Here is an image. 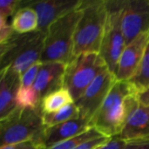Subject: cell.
Listing matches in <instances>:
<instances>
[{"mask_svg":"<svg viewBox=\"0 0 149 149\" xmlns=\"http://www.w3.org/2000/svg\"><path fill=\"white\" fill-rule=\"evenodd\" d=\"M80 9L82 14L73 39L74 57L100 52L107 18L106 0L82 1Z\"/></svg>","mask_w":149,"mask_h":149,"instance_id":"1","label":"cell"},{"mask_svg":"<svg viewBox=\"0 0 149 149\" xmlns=\"http://www.w3.org/2000/svg\"><path fill=\"white\" fill-rule=\"evenodd\" d=\"M46 31L14 34L0 44V70L10 67L20 76L33 65L39 63L44 51Z\"/></svg>","mask_w":149,"mask_h":149,"instance_id":"2","label":"cell"},{"mask_svg":"<svg viewBox=\"0 0 149 149\" xmlns=\"http://www.w3.org/2000/svg\"><path fill=\"white\" fill-rule=\"evenodd\" d=\"M81 14L82 10L79 7L49 26L45 34L41 63L57 62L67 65L74 58V33Z\"/></svg>","mask_w":149,"mask_h":149,"instance_id":"3","label":"cell"},{"mask_svg":"<svg viewBox=\"0 0 149 149\" xmlns=\"http://www.w3.org/2000/svg\"><path fill=\"white\" fill-rule=\"evenodd\" d=\"M136 91L128 81H116L91 124L107 138L120 134L126 120V100Z\"/></svg>","mask_w":149,"mask_h":149,"instance_id":"4","label":"cell"},{"mask_svg":"<svg viewBox=\"0 0 149 149\" xmlns=\"http://www.w3.org/2000/svg\"><path fill=\"white\" fill-rule=\"evenodd\" d=\"M40 107L23 109L17 107L6 118L0 120L1 147L27 141L41 143L45 126Z\"/></svg>","mask_w":149,"mask_h":149,"instance_id":"5","label":"cell"},{"mask_svg":"<svg viewBox=\"0 0 149 149\" xmlns=\"http://www.w3.org/2000/svg\"><path fill=\"white\" fill-rule=\"evenodd\" d=\"M107 18L99 54L110 72L115 74L120 56L127 46L121 25L125 0H106Z\"/></svg>","mask_w":149,"mask_h":149,"instance_id":"6","label":"cell"},{"mask_svg":"<svg viewBox=\"0 0 149 149\" xmlns=\"http://www.w3.org/2000/svg\"><path fill=\"white\" fill-rule=\"evenodd\" d=\"M108 70L99 53H84L74 57L66 65L64 87L72 94L74 102L78 100L93 81Z\"/></svg>","mask_w":149,"mask_h":149,"instance_id":"7","label":"cell"},{"mask_svg":"<svg viewBox=\"0 0 149 149\" xmlns=\"http://www.w3.org/2000/svg\"><path fill=\"white\" fill-rule=\"evenodd\" d=\"M137 93L126 100V120L117 138L126 141H137L149 139V107L141 104Z\"/></svg>","mask_w":149,"mask_h":149,"instance_id":"8","label":"cell"},{"mask_svg":"<svg viewBox=\"0 0 149 149\" xmlns=\"http://www.w3.org/2000/svg\"><path fill=\"white\" fill-rule=\"evenodd\" d=\"M116 81L114 74L108 70L100 73L93 81L82 96L74 102L81 118L92 121Z\"/></svg>","mask_w":149,"mask_h":149,"instance_id":"9","label":"cell"},{"mask_svg":"<svg viewBox=\"0 0 149 149\" xmlns=\"http://www.w3.org/2000/svg\"><path fill=\"white\" fill-rule=\"evenodd\" d=\"M121 25L126 43L149 34V0H125Z\"/></svg>","mask_w":149,"mask_h":149,"instance_id":"10","label":"cell"},{"mask_svg":"<svg viewBox=\"0 0 149 149\" xmlns=\"http://www.w3.org/2000/svg\"><path fill=\"white\" fill-rule=\"evenodd\" d=\"M82 0H39L21 1V6L35 10L38 17V31H46L49 26L65 14L80 7Z\"/></svg>","mask_w":149,"mask_h":149,"instance_id":"11","label":"cell"},{"mask_svg":"<svg viewBox=\"0 0 149 149\" xmlns=\"http://www.w3.org/2000/svg\"><path fill=\"white\" fill-rule=\"evenodd\" d=\"M148 43V34H143L127 45L114 74L117 81H129L134 76Z\"/></svg>","mask_w":149,"mask_h":149,"instance_id":"12","label":"cell"},{"mask_svg":"<svg viewBox=\"0 0 149 149\" xmlns=\"http://www.w3.org/2000/svg\"><path fill=\"white\" fill-rule=\"evenodd\" d=\"M92 127L91 121L81 117L51 127H45L41 139V145L43 149L49 148L61 141L81 134Z\"/></svg>","mask_w":149,"mask_h":149,"instance_id":"13","label":"cell"},{"mask_svg":"<svg viewBox=\"0 0 149 149\" xmlns=\"http://www.w3.org/2000/svg\"><path fill=\"white\" fill-rule=\"evenodd\" d=\"M66 65L63 63L51 62L42 63L36 80L34 89L42 99L46 94L64 86V78Z\"/></svg>","mask_w":149,"mask_h":149,"instance_id":"14","label":"cell"},{"mask_svg":"<svg viewBox=\"0 0 149 149\" xmlns=\"http://www.w3.org/2000/svg\"><path fill=\"white\" fill-rule=\"evenodd\" d=\"M20 86V75L10 67L0 70V120L16 108V95Z\"/></svg>","mask_w":149,"mask_h":149,"instance_id":"15","label":"cell"},{"mask_svg":"<svg viewBox=\"0 0 149 149\" xmlns=\"http://www.w3.org/2000/svg\"><path fill=\"white\" fill-rule=\"evenodd\" d=\"M15 32L25 34L35 31L38 28V17L35 10L29 6L19 5L10 23Z\"/></svg>","mask_w":149,"mask_h":149,"instance_id":"16","label":"cell"},{"mask_svg":"<svg viewBox=\"0 0 149 149\" xmlns=\"http://www.w3.org/2000/svg\"><path fill=\"white\" fill-rule=\"evenodd\" d=\"M72 103H74L72 94L63 86L44 96L41 99L40 109L42 113H50L58 111Z\"/></svg>","mask_w":149,"mask_h":149,"instance_id":"17","label":"cell"},{"mask_svg":"<svg viewBox=\"0 0 149 149\" xmlns=\"http://www.w3.org/2000/svg\"><path fill=\"white\" fill-rule=\"evenodd\" d=\"M79 117V110L75 103L69 104L54 113L42 114V120L45 127H51L71 120L78 119Z\"/></svg>","mask_w":149,"mask_h":149,"instance_id":"18","label":"cell"},{"mask_svg":"<svg viewBox=\"0 0 149 149\" xmlns=\"http://www.w3.org/2000/svg\"><path fill=\"white\" fill-rule=\"evenodd\" d=\"M128 82L133 86L136 93L149 87V43L136 73Z\"/></svg>","mask_w":149,"mask_h":149,"instance_id":"19","label":"cell"},{"mask_svg":"<svg viewBox=\"0 0 149 149\" xmlns=\"http://www.w3.org/2000/svg\"><path fill=\"white\" fill-rule=\"evenodd\" d=\"M40 102L41 98L33 86H19L16 95L17 107L23 109H38L40 107Z\"/></svg>","mask_w":149,"mask_h":149,"instance_id":"20","label":"cell"},{"mask_svg":"<svg viewBox=\"0 0 149 149\" xmlns=\"http://www.w3.org/2000/svg\"><path fill=\"white\" fill-rule=\"evenodd\" d=\"M104 135H102L99 131H97L94 127L90 128L89 130L84 132L81 134H79L73 138L68 139L66 141H61L49 148L46 149H74L77 148L78 146L81 145L82 143L91 141V140H94L97 138H100L103 137ZM106 137V136H105Z\"/></svg>","mask_w":149,"mask_h":149,"instance_id":"21","label":"cell"},{"mask_svg":"<svg viewBox=\"0 0 149 149\" xmlns=\"http://www.w3.org/2000/svg\"><path fill=\"white\" fill-rule=\"evenodd\" d=\"M41 64L42 63L39 62V63L33 65L20 76V86H24V87L33 86V84L36 80L38 71L40 69Z\"/></svg>","mask_w":149,"mask_h":149,"instance_id":"22","label":"cell"},{"mask_svg":"<svg viewBox=\"0 0 149 149\" xmlns=\"http://www.w3.org/2000/svg\"><path fill=\"white\" fill-rule=\"evenodd\" d=\"M21 3L20 0H1L0 1V17L7 19L14 16Z\"/></svg>","mask_w":149,"mask_h":149,"instance_id":"23","label":"cell"},{"mask_svg":"<svg viewBox=\"0 0 149 149\" xmlns=\"http://www.w3.org/2000/svg\"><path fill=\"white\" fill-rule=\"evenodd\" d=\"M11 24L7 23V19L0 17V44L6 42L14 34Z\"/></svg>","mask_w":149,"mask_h":149,"instance_id":"24","label":"cell"},{"mask_svg":"<svg viewBox=\"0 0 149 149\" xmlns=\"http://www.w3.org/2000/svg\"><path fill=\"white\" fill-rule=\"evenodd\" d=\"M0 149H43L40 142L37 141H27L16 144L1 147Z\"/></svg>","mask_w":149,"mask_h":149,"instance_id":"25","label":"cell"},{"mask_svg":"<svg viewBox=\"0 0 149 149\" xmlns=\"http://www.w3.org/2000/svg\"><path fill=\"white\" fill-rule=\"evenodd\" d=\"M111 138H107V137H100V138H97L94 140H91L88 141H86L84 143H82L81 145L78 146L77 148L74 149H96L100 147H101L102 145L106 144Z\"/></svg>","mask_w":149,"mask_h":149,"instance_id":"26","label":"cell"},{"mask_svg":"<svg viewBox=\"0 0 149 149\" xmlns=\"http://www.w3.org/2000/svg\"><path fill=\"white\" fill-rule=\"evenodd\" d=\"M126 144H127L126 141L117 137H113V138H111L106 144L102 145L101 147L96 149H122L126 146Z\"/></svg>","mask_w":149,"mask_h":149,"instance_id":"27","label":"cell"},{"mask_svg":"<svg viewBox=\"0 0 149 149\" xmlns=\"http://www.w3.org/2000/svg\"><path fill=\"white\" fill-rule=\"evenodd\" d=\"M122 149H149V139L127 142L126 146Z\"/></svg>","mask_w":149,"mask_h":149,"instance_id":"28","label":"cell"},{"mask_svg":"<svg viewBox=\"0 0 149 149\" xmlns=\"http://www.w3.org/2000/svg\"><path fill=\"white\" fill-rule=\"evenodd\" d=\"M136 95H137V99L141 104L149 107V87L140 93H137Z\"/></svg>","mask_w":149,"mask_h":149,"instance_id":"29","label":"cell"},{"mask_svg":"<svg viewBox=\"0 0 149 149\" xmlns=\"http://www.w3.org/2000/svg\"><path fill=\"white\" fill-rule=\"evenodd\" d=\"M148 42H149V34H148Z\"/></svg>","mask_w":149,"mask_h":149,"instance_id":"30","label":"cell"}]
</instances>
